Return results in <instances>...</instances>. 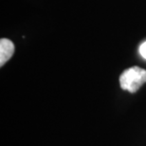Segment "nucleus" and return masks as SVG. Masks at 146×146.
Wrapping results in <instances>:
<instances>
[{"label":"nucleus","instance_id":"obj_1","mask_svg":"<svg viewBox=\"0 0 146 146\" xmlns=\"http://www.w3.org/2000/svg\"><path fill=\"white\" fill-rule=\"evenodd\" d=\"M146 83V70L139 66L125 69L119 76V86L121 89L135 93Z\"/></svg>","mask_w":146,"mask_h":146},{"label":"nucleus","instance_id":"obj_2","mask_svg":"<svg viewBox=\"0 0 146 146\" xmlns=\"http://www.w3.org/2000/svg\"><path fill=\"white\" fill-rule=\"evenodd\" d=\"M14 52V45L11 40L2 38L0 40V66H3L11 59Z\"/></svg>","mask_w":146,"mask_h":146},{"label":"nucleus","instance_id":"obj_3","mask_svg":"<svg viewBox=\"0 0 146 146\" xmlns=\"http://www.w3.org/2000/svg\"><path fill=\"white\" fill-rule=\"evenodd\" d=\"M139 54H141V56L146 60V41H144V42L139 46Z\"/></svg>","mask_w":146,"mask_h":146}]
</instances>
